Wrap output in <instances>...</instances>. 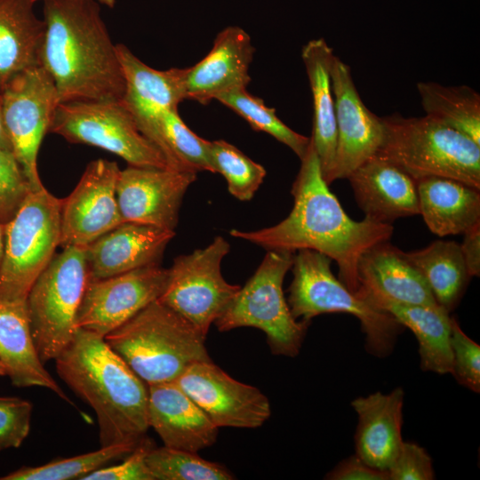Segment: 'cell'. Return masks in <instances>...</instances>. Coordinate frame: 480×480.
<instances>
[{"label":"cell","instance_id":"obj_1","mask_svg":"<svg viewBox=\"0 0 480 480\" xmlns=\"http://www.w3.org/2000/svg\"><path fill=\"white\" fill-rule=\"evenodd\" d=\"M292 184L293 207L279 223L254 231L231 229L230 236L267 251L313 250L337 262L339 279L353 292L360 289L358 262L372 246L388 241L391 224L368 218L356 221L347 215L323 178L313 142Z\"/></svg>","mask_w":480,"mask_h":480},{"label":"cell","instance_id":"obj_2","mask_svg":"<svg viewBox=\"0 0 480 480\" xmlns=\"http://www.w3.org/2000/svg\"><path fill=\"white\" fill-rule=\"evenodd\" d=\"M40 66L60 103L123 100L125 79L97 0H43Z\"/></svg>","mask_w":480,"mask_h":480},{"label":"cell","instance_id":"obj_3","mask_svg":"<svg viewBox=\"0 0 480 480\" xmlns=\"http://www.w3.org/2000/svg\"><path fill=\"white\" fill-rule=\"evenodd\" d=\"M54 360L60 379L95 412L100 446H136L146 436L148 385L103 337L78 328Z\"/></svg>","mask_w":480,"mask_h":480},{"label":"cell","instance_id":"obj_4","mask_svg":"<svg viewBox=\"0 0 480 480\" xmlns=\"http://www.w3.org/2000/svg\"><path fill=\"white\" fill-rule=\"evenodd\" d=\"M205 338L159 300L104 337L147 385L174 381L191 364L211 360Z\"/></svg>","mask_w":480,"mask_h":480},{"label":"cell","instance_id":"obj_5","mask_svg":"<svg viewBox=\"0 0 480 480\" xmlns=\"http://www.w3.org/2000/svg\"><path fill=\"white\" fill-rule=\"evenodd\" d=\"M384 138L377 155L391 161L416 181L437 176L480 189V145L428 116L382 117Z\"/></svg>","mask_w":480,"mask_h":480},{"label":"cell","instance_id":"obj_6","mask_svg":"<svg viewBox=\"0 0 480 480\" xmlns=\"http://www.w3.org/2000/svg\"><path fill=\"white\" fill-rule=\"evenodd\" d=\"M332 259L313 250L293 255V279L287 303L295 319L309 322L321 314L347 313L357 317L372 354L385 356L403 330L390 314L351 292L331 270Z\"/></svg>","mask_w":480,"mask_h":480},{"label":"cell","instance_id":"obj_7","mask_svg":"<svg viewBox=\"0 0 480 480\" xmlns=\"http://www.w3.org/2000/svg\"><path fill=\"white\" fill-rule=\"evenodd\" d=\"M294 253L268 251L254 274L241 286L214 322L220 332L254 327L267 337L271 352L294 357L299 355L309 322L295 319L283 291Z\"/></svg>","mask_w":480,"mask_h":480},{"label":"cell","instance_id":"obj_8","mask_svg":"<svg viewBox=\"0 0 480 480\" xmlns=\"http://www.w3.org/2000/svg\"><path fill=\"white\" fill-rule=\"evenodd\" d=\"M87 282L85 247L68 246L30 288L26 300L29 326L44 364L54 360L74 338Z\"/></svg>","mask_w":480,"mask_h":480},{"label":"cell","instance_id":"obj_9","mask_svg":"<svg viewBox=\"0 0 480 480\" xmlns=\"http://www.w3.org/2000/svg\"><path fill=\"white\" fill-rule=\"evenodd\" d=\"M62 199L45 188L31 191L4 225L0 300H27L34 282L60 243Z\"/></svg>","mask_w":480,"mask_h":480},{"label":"cell","instance_id":"obj_10","mask_svg":"<svg viewBox=\"0 0 480 480\" xmlns=\"http://www.w3.org/2000/svg\"><path fill=\"white\" fill-rule=\"evenodd\" d=\"M50 132L71 143L105 149L129 165L170 169L162 152L141 133L123 100L59 103Z\"/></svg>","mask_w":480,"mask_h":480},{"label":"cell","instance_id":"obj_11","mask_svg":"<svg viewBox=\"0 0 480 480\" xmlns=\"http://www.w3.org/2000/svg\"><path fill=\"white\" fill-rule=\"evenodd\" d=\"M229 249L228 242L218 236L206 247L178 256L158 299L204 337L241 287L228 284L221 274V261Z\"/></svg>","mask_w":480,"mask_h":480},{"label":"cell","instance_id":"obj_12","mask_svg":"<svg viewBox=\"0 0 480 480\" xmlns=\"http://www.w3.org/2000/svg\"><path fill=\"white\" fill-rule=\"evenodd\" d=\"M0 97L12 153L32 191L39 190L44 187L37 170V155L60 103L55 84L45 69L38 66L13 77Z\"/></svg>","mask_w":480,"mask_h":480},{"label":"cell","instance_id":"obj_13","mask_svg":"<svg viewBox=\"0 0 480 480\" xmlns=\"http://www.w3.org/2000/svg\"><path fill=\"white\" fill-rule=\"evenodd\" d=\"M167 280L168 268L160 264L88 280L77 313V328L104 338L158 300Z\"/></svg>","mask_w":480,"mask_h":480},{"label":"cell","instance_id":"obj_14","mask_svg":"<svg viewBox=\"0 0 480 480\" xmlns=\"http://www.w3.org/2000/svg\"><path fill=\"white\" fill-rule=\"evenodd\" d=\"M218 427L255 428L271 414L268 398L240 382L212 360L188 366L175 380Z\"/></svg>","mask_w":480,"mask_h":480},{"label":"cell","instance_id":"obj_15","mask_svg":"<svg viewBox=\"0 0 480 480\" xmlns=\"http://www.w3.org/2000/svg\"><path fill=\"white\" fill-rule=\"evenodd\" d=\"M119 172L116 162L88 164L74 190L62 199L60 245L86 247L124 222L116 200Z\"/></svg>","mask_w":480,"mask_h":480},{"label":"cell","instance_id":"obj_16","mask_svg":"<svg viewBox=\"0 0 480 480\" xmlns=\"http://www.w3.org/2000/svg\"><path fill=\"white\" fill-rule=\"evenodd\" d=\"M335 103L337 148L329 185L349 174L377 154L384 138L382 117L370 111L360 98L350 68L335 56L331 69Z\"/></svg>","mask_w":480,"mask_h":480},{"label":"cell","instance_id":"obj_17","mask_svg":"<svg viewBox=\"0 0 480 480\" xmlns=\"http://www.w3.org/2000/svg\"><path fill=\"white\" fill-rule=\"evenodd\" d=\"M196 172L129 165L120 170L116 200L124 222L174 230L179 212Z\"/></svg>","mask_w":480,"mask_h":480},{"label":"cell","instance_id":"obj_18","mask_svg":"<svg viewBox=\"0 0 480 480\" xmlns=\"http://www.w3.org/2000/svg\"><path fill=\"white\" fill-rule=\"evenodd\" d=\"M116 49L125 79L123 100L141 133L168 158L170 150L164 133L163 113L178 108L186 100V68L156 70L143 63L125 45L116 44Z\"/></svg>","mask_w":480,"mask_h":480},{"label":"cell","instance_id":"obj_19","mask_svg":"<svg viewBox=\"0 0 480 480\" xmlns=\"http://www.w3.org/2000/svg\"><path fill=\"white\" fill-rule=\"evenodd\" d=\"M254 52L251 37L243 28H225L216 36L210 52L186 68V99L206 105L223 92L247 88Z\"/></svg>","mask_w":480,"mask_h":480},{"label":"cell","instance_id":"obj_20","mask_svg":"<svg viewBox=\"0 0 480 480\" xmlns=\"http://www.w3.org/2000/svg\"><path fill=\"white\" fill-rule=\"evenodd\" d=\"M175 231L136 222H122L85 247L88 280L116 276L160 264Z\"/></svg>","mask_w":480,"mask_h":480},{"label":"cell","instance_id":"obj_21","mask_svg":"<svg viewBox=\"0 0 480 480\" xmlns=\"http://www.w3.org/2000/svg\"><path fill=\"white\" fill-rule=\"evenodd\" d=\"M347 179L365 218L391 224L420 214L416 180L383 156L374 155Z\"/></svg>","mask_w":480,"mask_h":480},{"label":"cell","instance_id":"obj_22","mask_svg":"<svg viewBox=\"0 0 480 480\" xmlns=\"http://www.w3.org/2000/svg\"><path fill=\"white\" fill-rule=\"evenodd\" d=\"M148 389V424L165 446L198 452L215 443L219 428L175 381Z\"/></svg>","mask_w":480,"mask_h":480},{"label":"cell","instance_id":"obj_23","mask_svg":"<svg viewBox=\"0 0 480 480\" xmlns=\"http://www.w3.org/2000/svg\"><path fill=\"white\" fill-rule=\"evenodd\" d=\"M404 397V390L396 388L388 394L375 392L351 402L358 415L356 455L374 468L388 470L401 451Z\"/></svg>","mask_w":480,"mask_h":480},{"label":"cell","instance_id":"obj_24","mask_svg":"<svg viewBox=\"0 0 480 480\" xmlns=\"http://www.w3.org/2000/svg\"><path fill=\"white\" fill-rule=\"evenodd\" d=\"M360 289L357 295L381 297L409 305H439L427 282L388 241L367 250L358 262Z\"/></svg>","mask_w":480,"mask_h":480},{"label":"cell","instance_id":"obj_25","mask_svg":"<svg viewBox=\"0 0 480 480\" xmlns=\"http://www.w3.org/2000/svg\"><path fill=\"white\" fill-rule=\"evenodd\" d=\"M0 361L13 386L48 388L74 405L38 356L26 300H0Z\"/></svg>","mask_w":480,"mask_h":480},{"label":"cell","instance_id":"obj_26","mask_svg":"<svg viewBox=\"0 0 480 480\" xmlns=\"http://www.w3.org/2000/svg\"><path fill=\"white\" fill-rule=\"evenodd\" d=\"M420 214L439 236L464 234L480 223V189L444 177L417 180Z\"/></svg>","mask_w":480,"mask_h":480},{"label":"cell","instance_id":"obj_27","mask_svg":"<svg viewBox=\"0 0 480 480\" xmlns=\"http://www.w3.org/2000/svg\"><path fill=\"white\" fill-rule=\"evenodd\" d=\"M301 57L313 99V127L310 137L326 182L335 159L337 125L331 69L335 55L324 39L308 41Z\"/></svg>","mask_w":480,"mask_h":480},{"label":"cell","instance_id":"obj_28","mask_svg":"<svg viewBox=\"0 0 480 480\" xmlns=\"http://www.w3.org/2000/svg\"><path fill=\"white\" fill-rule=\"evenodd\" d=\"M36 0H0V92L19 74L40 66L44 23Z\"/></svg>","mask_w":480,"mask_h":480},{"label":"cell","instance_id":"obj_29","mask_svg":"<svg viewBox=\"0 0 480 480\" xmlns=\"http://www.w3.org/2000/svg\"><path fill=\"white\" fill-rule=\"evenodd\" d=\"M362 297L390 314L415 334L419 343L420 368L423 371L438 374L451 373L452 318L446 309L440 305H409L377 296Z\"/></svg>","mask_w":480,"mask_h":480},{"label":"cell","instance_id":"obj_30","mask_svg":"<svg viewBox=\"0 0 480 480\" xmlns=\"http://www.w3.org/2000/svg\"><path fill=\"white\" fill-rule=\"evenodd\" d=\"M404 255L421 274L436 302L448 312L453 309L470 277L460 244L438 240Z\"/></svg>","mask_w":480,"mask_h":480},{"label":"cell","instance_id":"obj_31","mask_svg":"<svg viewBox=\"0 0 480 480\" xmlns=\"http://www.w3.org/2000/svg\"><path fill=\"white\" fill-rule=\"evenodd\" d=\"M417 89L426 116L480 145V95L472 88L420 82Z\"/></svg>","mask_w":480,"mask_h":480},{"label":"cell","instance_id":"obj_32","mask_svg":"<svg viewBox=\"0 0 480 480\" xmlns=\"http://www.w3.org/2000/svg\"><path fill=\"white\" fill-rule=\"evenodd\" d=\"M219 102L243 117L255 131L264 132L290 148L301 159L309 146L310 138L288 127L264 101L252 95L246 88L231 90L220 94Z\"/></svg>","mask_w":480,"mask_h":480},{"label":"cell","instance_id":"obj_33","mask_svg":"<svg viewBox=\"0 0 480 480\" xmlns=\"http://www.w3.org/2000/svg\"><path fill=\"white\" fill-rule=\"evenodd\" d=\"M137 446V445H136ZM136 446L115 444L100 446L99 450L60 458L36 467H21L1 480H70L81 479L108 463L124 458Z\"/></svg>","mask_w":480,"mask_h":480},{"label":"cell","instance_id":"obj_34","mask_svg":"<svg viewBox=\"0 0 480 480\" xmlns=\"http://www.w3.org/2000/svg\"><path fill=\"white\" fill-rule=\"evenodd\" d=\"M147 465L154 480H230L233 475L222 465L202 459L197 452L153 446Z\"/></svg>","mask_w":480,"mask_h":480},{"label":"cell","instance_id":"obj_35","mask_svg":"<svg viewBox=\"0 0 480 480\" xmlns=\"http://www.w3.org/2000/svg\"><path fill=\"white\" fill-rule=\"evenodd\" d=\"M210 155L212 172L225 178L229 193L238 200H251L264 180L265 168L223 140L211 141Z\"/></svg>","mask_w":480,"mask_h":480},{"label":"cell","instance_id":"obj_36","mask_svg":"<svg viewBox=\"0 0 480 480\" xmlns=\"http://www.w3.org/2000/svg\"><path fill=\"white\" fill-rule=\"evenodd\" d=\"M178 108L163 113V128L169 149L180 171L212 172L211 141L193 132L180 118Z\"/></svg>","mask_w":480,"mask_h":480},{"label":"cell","instance_id":"obj_37","mask_svg":"<svg viewBox=\"0 0 480 480\" xmlns=\"http://www.w3.org/2000/svg\"><path fill=\"white\" fill-rule=\"evenodd\" d=\"M32 188L12 151L0 148V224L17 213Z\"/></svg>","mask_w":480,"mask_h":480},{"label":"cell","instance_id":"obj_38","mask_svg":"<svg viewBox=\"0 0 480 480\" xmlns=\"http://www.w3.org/2000/svg\"><path fill=\"white\" fill-rule=\"evenodd\" d=\"M451 348V373L460 385L479 393L480 347L465 334L454 318H452Z\"/></svg>","mask_w":480,"mask_h":480},{"label":"cell","instance_id":"obj_39","mask_svg":"<svg viewBox=\"0 0 480 480\" xmlns=\"http://www.w3.org/2000/svg\"><path fill=\"white\" fill-rule=\"evenodd\" d=\"M33 405L16 396H0V451L18 448L28 436Z\"/></svg>","mask_w":480,"mask_h":480},{"label":"cell","instance_id":"obj_40","mask_svg":"<svg viewBox=\"0 0 480 480\" xmlns=\"http://www.w3.org/2000/svg\"><path fill=\"white\" fill-rule=\"evenodd\" d=\"M153 446H155L153 441L146 436L124 457L123 462L101 467L82 480H154L146 461L147 455Z\"/></svg>","mask_w":480,"mask_h":480},{"label":"cell","instance_id":"obj_41","mask_svg":"<svg viewBox=\"0 0 480 480\" xmlns=\"http://www.w3.org/2000/svg\"><path fill=\"white\" fill-rule=\"evenodd\" d=\"M391 480H432V460L428 452L413 443L404 442L401 451L388 469Z\"/></svg>","mask_w":480,"mask_h":480},{"label":"cell","instance_id":"obj_42","mask_svg":"<svg viewBox=\"0 0 480 480\" xmlns=\"http://www.w3.org/2000/svg\"><path fill=\"white\" fill-rule=\"evenodd\" d=\"M331 480H388V470L374 468L366 464L356 454L339 463L326 475Z\"/></svg>","mask_w":480,"mask_h":480},{"label":"cell","instance_id":"obj_43","mask_svg":"<svg viewBox=\"0 0 480 480\" xmlns=\"http://www.w3.org/2000/svg\"><path fill=\"white\" fill-rule=\"evenodd\" d=\"M460 245L468 276L480 275V223L476 224L464 234Z\"/></svg>","mask_w":480,"mask_h":480},{"label":"cell","instance_id":"obj_44","mask_svg":"<svg viewBox=\"0 0 480 480\" xmlns=\"http://www.w3.org/2000/svg\"><path fill=\"white\" fill-rule=\"evenodd\" d=\"M0 148L12 152V145H11V142L8 138V135L4 127V124L1 97H0Z\"/></svg>","mask_w":480,"mask_h":480},{"label":"cell","instance_id":"obj_45","mask_svg":"<svg viewBox=\"0 0 480 480\" xmlns=\"http://www.w3.org/2000/svg\"><path fill=\"white\" fill-rule=\"evenodd\" d=\"M4 249V225L0 224V268L2 265Z\"/></svg>","mask_w":480,"mask_h":480},{"label":"cell","instance_id":"obj_46","mask_svg":"<svg viewBox=\"0 0 480 480\" xmlns=\"http://www.w3.org/2000/svg\"><path fill=\"white\" fill-rule=\"evenodd\" d=\"M38 1V0H36ZM100 4L106 5L109 8L114 7L116 4V0H97Z\"/></svg>","mask_w":480,"mask_h":480},{"label":"cell","instance_id":"obj_47","mask_svg":"<svg viewBox=\"0 0 480 480\" xmlns=\"http://www.w3.org/2000/svg\"><path fill=\"white\" fill-rule=\"evenodd\" d=\"M0 376H6V372L4 364L0 361Z\"/></svg>","mask_w":480,"mask_h":480}]
</instances>
